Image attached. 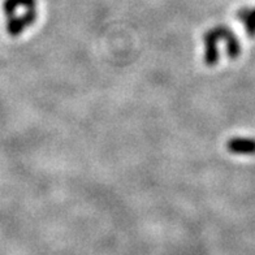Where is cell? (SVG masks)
I'll return each instance as SVG.
<instances>
[{"label":"cell","instance_id":"obj_4","mask_svg":"<svg viewBox=\"0 0 255 255\" xmlns=\"http://www.w3.org/2000/svg\"><path fill=\"white\" fill-rule=\"evenodd\" d=\"M239 18L245 26L249 37H255V8H242L239 12Z\"/></svg>","mask_w":255,"mask_h":255},{"label":"cell","instance_id":"obj_2","mask_svg":"<svg viewBox=\"0 0 255 255\" xmlns=\"http://www.w3.org/2000/svg\"><path fill=\"white\" fill-rule=\"evenodd\" d=\"M229 27L216 26L208 30L203 37L205 42V61L207 65L214 67L220 60V46L229 33Z\"/></svg>","mask_w":255,"mask_h":255},{"label":"cell","instance_id":"obj_3","mask_svg":"<svg viewBox=\"0 0 255 255\" xmlns=\"http://www.w3.org/2000/svg\"><path fill=\"white\" fill-rule=\"evenodd\" d=\"M229 151L237 155L255 154V139L253 138H232L227 143Z\"/></svg>","mask_w":255,"mask_h":255},{"label":"cell","instance_id":"obj_1","mask_svg":"<svg viewBox=\"0 0 255 255\" xmlns=\"http://www.w3.org/2000/svg\"><path fill=\"white\" fill-rule=\"evenodd\" d=\"M3 12L7 17V31L17 37L37 18V0H4Z\"/></svg>","mask_w":255,"mask_h":255}]
</instances>
